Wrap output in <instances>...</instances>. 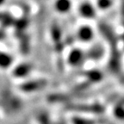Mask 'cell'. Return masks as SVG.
Returning a JSON list of instances; mask_svg holds the SVG:
<instances>
[{
    "label": "cell",
    "instance_id": "1",
    "mask_svg": "<svg viewBox=\"0 0 124 124\" xmlns=\"http://www.w3.org/2000/svg\"><path fill=\"white\" fill-rule=\"evenodd\" d=\"M45 81L43 80H33V81H29L26 84H23L20 85V91H24V92L31 93L35 92L36 91H40L39 89H41L45 85Z\"/></svg>",
    "mask_w": 124,
    "mask_h": 124
},
{
    "label": "cell",
    "instance_id": "2",
    "mask_svg": "<svg viewBox=\"0 0 124 124\" xmlns=\"http://www.w3.org/2000/svg\"><path fill=\"white\" fill-rule=\"evenodd\" d=\"M12 59L8 54L0 52V68H8L11 65Z\"/></svg>",
    "mask_w": 124,
    "mask_h": 124
},
{
    "label": "cell",
    "instance_id": "3",
    "mask_svg": "<svg viewBox=\"0 0 124 124\" xmlns=\"http://www.w3.org/2000/svg\"><path fill=\"white\" fill-rule=\"evenodd\" d=\"M30 68L29 67V66H20L19 67H17L15 70V74L16 77L17 78H21V77H24L25 74H29V71H30Z\"/></svg>",
    "mask_w": 124,
    "mask_h": 124
},
{
    "label": "cell",
    "instance_id": "4",
    "mask_svg": "<svg viewBox=\"0 0 124 124\" xmlns=\"http://www.w3.org/2000/svg\"><path fill=\"white\" fill-rule=\"evenodd\" d=\"M80 36L82 37V39H85V40H89L92 37V33H91V29H84L81 32V35Z\"/></svg>",
    "mask_w": 124,
    "mask_h": 124
},
{
    "label": "cell",
    "instance_id": "5",
    "mask_svg": "<svg viewBox=\"0 0 124 124\" xmlns=\"http://www.w3.org/2000/svg\"><path fill=\"white\" fill-rule=\"evenodd\" d=\"M101 6H107L108 4H109V1L108 0H100V2H99Z\"/></svg>",
    "mask_w": 124,
    "mask_h": 124
}]
</instances>
